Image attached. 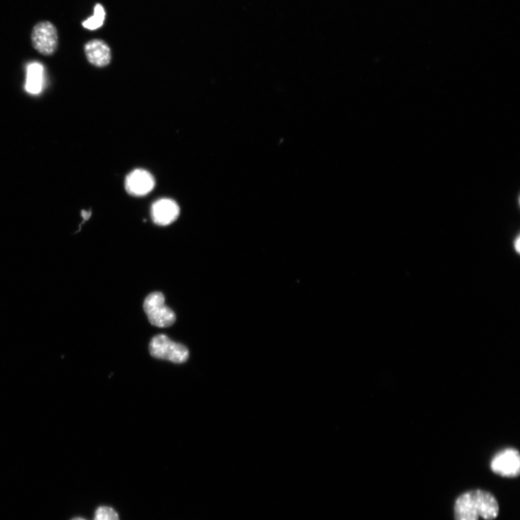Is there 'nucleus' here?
Masks as SVG:
<instances>
[{"instance_id": "5", "label": "nucleus", "mask_w": 520, "mask_h": 520, "mask_svg": "<svg viewBox=\"0 0 520 520\" xmlns=\"http://www.w3.org/2000/svg\"><path fill=\"white\" fill-rule=\"evenodd\" d=\"M491 468L494 473L507 478H515L520 472V458L514 449H507L497 454L492 460Z\"/></svg>"}, {"instance_id": "12", "label": "nucleus", "mask_w": 520, "mask_h": 520, "mask_svg": "<svg viewBox=\"0 0 520 520\" xmlns=\"http://www.w3.org/2000/svg\"><path fill=\"white\" fill-rule=\"evenodd\" d=\"M92 214V212L91 209H90L88 211L83 210V209L81 211V217L82 218L83 220L79 225V230L76 232L74 233L73 234H77L81 231L83 226L86 224L87 221H88L90 219Z\"/></svg>"}, {"instance_id": "6", "label": "nucleus", "mask_w": 520, "mask_h": 520, "mask_svg": "<svg viewBox=\"0 0 520 520\" xmlns=\"http://www.w3.org/2000/svg\"><path fill=\"white\" fill-rule=\"evenodd\" d=\"M156 181L153 175L144 170H136L130 172L125 179L127 193L132 196L142 197L149 194L155 188Z\"/></svg>"}, {"instance_id": "9", "label": "nucleus", "mask_w": 520, "mask_h": 520, "mask_svg": "<svg viewBox=\"0 0 520 520\" xmlns=\"http://www.w3.org/2000/svg\"><path fill=\"white\" fill-rule=\"evenodd\" d=\"M44 83V67L42 63L33 62L27 67V78L25 88L31 95H37L42 90Z\"/></svg>"}, {"instance_id": "10", "label": "nucleus", "mask_w": 520, "mask_h": 520, "mask_svg": "<svg viewBox=\"0 0 520 520\" xmlns=\"http://www.w3.org/2000/svg\"><path fill=\"white\" fill-rule=\"evenodd\" d=\"M106 13L103 6L97 4L95 8V15L83 22V26L88 30H97L101 28L105 20Z\"/></svg>"}, {"instance_id": "8", "label": "nucleus", "mask_w": 520, "mask_h": 520, "mask_svg": "<svg viewBox=\"0 0 520 520\" xmlns=\"http://www.w3.org/2000/svg\"><path fill=\"white\" fill-rule=\"evenodd\" d=\"M85 53L88 62L98 67H104L111 61L110 48L101 40H95L88 42L85 46Z\"/></svg>"}, {"instance_id": "13", "label": "nucleus", "mask_w": 520, "mask_h": 520, "mask_svg": "<svg viewBox=\"0 0 520 520\" xmlns=\"http://www.w3.org/2000/svg\"><path fill=\"white\" fill-rule=\"evenodd\" d=\"M514 249L519 254V236L518 235L514 241Z\"/></svg>"}, {"instance_id": "7", "label": "nucleus", "mask_w": 520, "mask_h": 520, "mask_svg": "<svg viewBox=\"0 0 520 520\" xmlns=\"http://www.w3.org/2000/svg\"><path fill=\"white\" fill-rule=\"evenodd\" d=\"M180 209L173 200L163 198L156 201L152 206V218L159 226H169L179 216Z\"/></svg>"}, {"instance_id": "1", "label": "nucleus", "mask_w": 520, "mask_h": 520, "mask_svg": "<svg viewBox=\"0 0 520 520\" xmlns=\"http://www.w3.org/2000/svg\"><path fill=\"white\" fill-rule=\"evenodd\" d=\"M497 500L485 491H471L461 495L455 505V520L494 519L498 514Z\"/></svg>"}, {"instance_id": "11", "label": "nucleus", "mask_w": 520, "mask_h": 520, "mask_svg": "<svg viewBox=\"0 0 520 520\" xmlns=\"http://www.w3.org/2000/svg\"><path fill=\"white\" fill-rule=\"evenodd\" d=\"M72 520H86L81 517L73 518ZM95 520H120L117 512L113 508L106 506L99 507L95 516Z\"/></svg>"}, {"instance_id": "3", "label": "nucleus", "mask_w": 520, "mask_h": 520, "mask_svg": "<svg viewBox=\"0 0 520 520\" xmlns=\"http://www.w3.org/2000/svg\"><path fill=\"white\" fill-rule=\"evenodd\" d=\"M149 349L153 357L175 364H183L187 361L190 356L187 347L172 341L165 335H158L154 337Z\"/></svg>"}, {"instance_id": "2", "label": "nucleus", "mask_w": 520, "mask_h": 520, "mask_svg": "<svg viewBox=\"0 0 520 520\" xmlns=\"http://www.w3.org/2000/svg\"><path fill=\"white\" fill-rule=\"evenodd\" d=\"M143 309L148 320L154 326L169 327L176 322L175 313L165 304V297L161 292L148 295L144 302Z\"/></svg>"}, {"instance_id": "4", "label": "nucleus", "mask_w": 520, "mask_h": 520, "mask_svg": "<svg viewBox=\"0 0 520 520\" xmlns=\"http://www.w3.org/2000/svg\"><path fill=\"white\" fill-rule=\"evenodd\" d=\"M33 48L44 56H51L57 51L59 37L57 29L49 22L37 24L31 33Z\"/></svg>"}]
</instances>
